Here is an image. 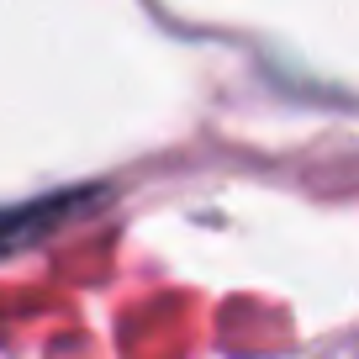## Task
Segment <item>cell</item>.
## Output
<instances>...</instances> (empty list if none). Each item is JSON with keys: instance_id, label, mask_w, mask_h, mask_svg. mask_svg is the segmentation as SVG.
<instances>
[{"instance_id": "obj_1", "label": "cell", "mask_w": 359, "mask_h": 359, "mask_svg": "<svg viewBox=\"0 0 359 359\" xmlns=\"http://www.w3.org/2000/svg\"><path fill=\"white\" fill-rule=\"evenodd\" d=\"M95 196H101V191H58V196H43V201L6 206V212H0V259H6V254H22V248H32V243H43V238L58 233L69 217L85 212Z\"/></svg>"}]
</instances>
